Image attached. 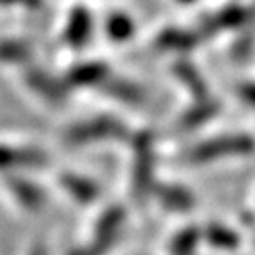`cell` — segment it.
<instances>
[{
    "instance_id": "18",
    "label": "cell",
    "mask_w": 255,
    "mask_h": 255,
    "mask_svg": "<svg viewBox=\"0 0 255 255\" xmlns=\"http://www.w3.org/2000/svg\"><path fill=\"white\" fill-rule=\"evenodd\" d=\"M28 255H48L46 252V247L44 245H34V247L30 248V252H28Z\"/></svg>"
},
{
    "instance_id": "10",
    "label": "cell",
    "mask_w": 255,
    "mask_h": 255,
    "mask_svg": "<svg viewBox=\"0 0 255 255\" xmlns=\"http://www.w3.org/2000/svg\"><path fill=\"white\" fill-rule=\"evenodd\" d=\"M107 75V68L101 62H87L80 64L69 75V82L73 85H87V84H98Z\"/></svg>"
},
{
    "instance_id": "16",
    "label": "cell",
    "mask_w": 255,
    "mask_h": 255,
    "mask_svg": "<svg viewBox=\"0 0 255 255\" xmlns=\"http://www.w3.org/2000/svg\"><path fill=\"white\" fill-rule=\"evenodd\" d=\"M241 96H243V98L248 101V103L255 105V84L245 85V87L241 89Z\"/></svg>"
},
{
    "instance_id": "6",
    "label": "cell",
    "mask_w": 255,
    "mask_h": 255,
    "mask_svg": "<svg viewBox=\"0 0 255 255\" xmlns=\"http://www.w3.org/2000/svg\"><path fill=\"white\" fill-rule=\"evenodd\" d=\"M92 32V20L87 9L75 7L68 16L66 27H64V39L69 46L82 48L87 44Z\"/></svg>"
},
{
    "instance_id": "20",
    "label": "cell",
    "mask_w": 255,
    "mask_h": 255,
    "mask_svg": "<svg viewBox=\"0 0 255 255\" xmlns=\"http://www.w3.org/2000/svg\"><path fill=\"white\" fill-rule=\"evenodd\" d=\"M177 2H181V4H193L195 0H177Z\"/></svg>"
},
{
    "instance_id": "19",
    "label": "cell",
    "mask_w": 255,
    "mask_h": 255,
    "mask_svg": "<svg viewBox=\"0 0 255 255\" xmlns=\"http://www.w3.org/2000/svg\"><path fill=\"white\" fill-rule=\"evenodd\" d=\"M98 252H92V250H78V252H73L71 255H96Z\"/></svg>"
},
{
    "instance_id": "14",
    "label": "cell",
    "mask_w": 255,
    "mask_h": 255,
    "mask_svg": "<svg viewBox=\"0 0 255 255\" xmlns=\"http://www.w3.org/2000/svg\"><path fill=\"white\" fill-rule=\"evenodd\" d=\"M163 204L167 207H179V209H186L191 204V197L188 195L186 190H179V188H170V190L163 191Z\"/></svg>"
},
{
    "instance_id": "5",
    "label": "cell",
    "mask_w": 255,
    "mask_h": 255,
    "mask_svg": "<svg viewBox=\"0 0 255 255\" xmlns=\"http://www.w3.org/2000/svg\"><path fill=\"white\" fill-rule=\"evenodd\" d=\"M5 188L11 191V195L16 199V202L25 209L36 211L44 204V191L36 183L25 179V177L9 175V177H5Z\"/></svg>"
},
{
    "instance_id": "17",
    "label": "cell",
    "mask_w": 255,
    "mask_h": 255,
    "mask_svg": "<svg viewBox=\"0 0 255 255\" xmlns=\"http://www.w3.org/2000/svg\"><path fill=\"white\" fill-rule=\"evenodd\" d=\"M28 5V7H32V5L37 4V0H0V5Z\"/></svg>"
},
{
    "instance_id": "3",
    "label": "cell",
    "mask_w": 255,
    "mask_h": 255,
    "mask_svg": "<svg viewBox=\"0 0 255 255\" xmlns=\"http://www.w3.org/2000/svg\"><path fill=\"white\" fill-rule=\"evenodd\" d=\"M123 126L117 124L112 119H92L87 123H82L78 126L71 128L66 135L68 143H75V145H82L87 143L89 140H98L105 138V136H116L121 135Z\"/></svg>"
},
{
    "instance_id": "9",
    "label": "cell",
    "mask_w": 255,
    "mask_h": 255,
    "mask_svg": "<svg viewBox=\"0 0 255 255\" xmlns=\"http://www.w3.org/2000/svg\"><path fill=\"white\" fill-rule=\"evenodd\" d=\"M32 57V46L20 39L0 41V62L21 64Z\"/></svg>"
},
{
    "instance_id": "12",
    "label": "cell",
    "mask_w": 255,
    "mask_h": 255,
    "mask_svg": "<svg viewBox=\"0 0 255 255\" xmlns=\"http://www.w3.org/2000/svg\"><path fill=\"white\" fill-rule=\"evenodd\" d=\"M206 238L209 239V243L218 248H234L238 245V236L222 225H211Z\"/></svg>"
},
{
    "instance_id": "1",
    "label": "cell",
    "mask_w": 255,
    "mask_h": 255,
    "mask_svg": "<svg viewBox=\"0 0 255 255\" xmlns=\"http://www.w3.org/2000/svg\"><path fill=\"white\" fill-rule=\"evenodd\" d=\"M255 147L254 140L245 135L234 136H222V138L209 140L206 143L197 145L190 152V159L195 163H204V161H213V159L225 158L229 154H248Z\"/></svg>"
},
{
    "instance_id": "7",
    "label": "cell",
    "mask_w": 255,
    "mask_h": 255,
    "mask_svg": "<svg viewBox=\"0 0 255 255\" xmlns=\"http://www.w3.org/2000/svg\"><path fill=\"white\" fill-rule=\"evenodd\" d=\"M60 186L64 188V191L69 197H73L75 200L82 204H89L98 197V186L92 181L85 179L82 175L75 174H62L60 175Z\"/></svg>"
},
{
    "instance_id": "4",
    "label": "cell",
    "mask_w": 255,
    "mask_h": 255,
    "mask_svg": "<svg viewBox=\"0 0 255 255\" xmlns=\"http://www.w3.org/2000/svg\"><path fill=\"white\" fill-rule=\"evenodd\" d=\"M25 82L27 85L36 92V94L43 96L46 101L52 103H60L66 98V85L60 84L59 80H55L52 75H48L44 69L32 68L25 73Z\"/></svg>"
},
{
    "instance_id": "15",
    "label": "cell",
    "mask_w": 255,
    "mask_h": 255,
    "mask_svg": "<svg viewBox=\"0 0 255 255\" xmlns=\"http://www.w3.org/2000/svg\"><path fill=\"white\" fill-rule=\"evenodd\" d=\"M110 94H119V98L123 101H140V91L133 84L128 82H114V85H110Z\"/></svg>"
},
{
    "instance_id": "13",
    "label": "cell",
    "mask_w": 255,
    "mask_h": 255,
    "mask_svg": "<svg viewBox=\"0 0 255 255\" xmlns=\"http://www.w3.org/2000/svg\"><path fill=\"white\" fill-rule=\"evenodd\" d=\"M191 41L193 37L186 32H179V30H168V32H163L161 36H159L158 43L161 44L163 48H168V50H175V48H190Z\"/></svg>"
},
{
    "instance_id": "8",
    "label": "cell",
    "mask_w": 255,
    "mask_h": 255,
    "mask_svg": "<svg viewBox=\"0 0 255 255\" xmlns=\"http://www.w3.org/2000/svg\"><path fill=\"white\" fill-rule=\"evenodd\" d=\"M107 34L112 41L123 43L135 34V23L124 12H112L107 20Z\"/></svg>"
},
{
    "instance_id": "11",
    "label": "cell",
    "mask_w": 255,
    "mask_h": 255,
    "mask_svg": "<svg viewBox=\"0 0 255 255\" xmlns=\"http://www.w3.org/2000/svg\"><path fill=\"white\" fill-rule=\"evenodd\" d=\"M200 234L195 229L190 231H183L181 234L175 236L174 243H172V254L174 255H193L195 247L199 243Z\"/></svg>"
},
{
    "instance_id": "2",
    "label": "cell",
    "mask_w": 255,
    "mask_h": 255,
    "mask_svg": "<svg viewBox=\"0 0 255 255\" xmlns=\"http://www.w3.org/2000/svg\"><path fill=\"white\" fill-rule=\"evenodd\" d=\"M46 163V154L34 147H14L0 143V172L16 170V168L41 167Z\"/></svg>"
}]
</instances>
